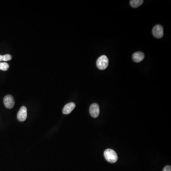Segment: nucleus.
<instances>
[{"label": "nucleus", "instance_id": "nucleus-10", "mask_svg": "<svg viewBox=\"0 0 171 171\" xmlns=\"http://www.w3.org/2000/svg\"><path fill=\"white\" fill-rule=\"evenodd\" d=\"M9 65L7 63L0 62V70L6 71L9 69Z\"/></svg>", "mask_w": 171, "mask_h": 171}, {"label": "nucleus", "instance_id": "nucleus-1", "mask_svg": "<svg viewBox=\"0 0 171 171\" xmlns=\"http://www.w3.org/2000/svg\"><path fill=\"white\" fill-rule=\"evenodd\" d=\"M106 160L110 163H115L118 160V155L113 150L107 149L104 153Z\"/></svg>", "mask_w": 171, "mask_h": 171}, {"label": "nucleus", "instance_id": "nucleus-2", "mask_svg": "<svg viewBox=\"0 0 171 171\" xmlns=\"http://www.w3.org/2000/svg\"><path fill=\"white\" fill-rule=\"evenodd\" d=\"M109 60L107 57L102 55L97 59L96 64L98 69L104 70L109 65Z\"/></svg>", "mask_w": 171, "mask_h": 171}, {"label": "nucleus", "instance_id": "nucleus-6", "mask_svg": "<svg viewBox=\"0 0 171 171\" xmlns=\"http://www.w3.org/2000/svg\"><path fill=\"white\" fill-rule=\"evenodd\" d=\"M90 113L91 116L93 118H97L100 115V107L97 104L93 103L91 105L90 108Z\"/></svg>", "mask_w": 171, "mask_h": 171}, {"label": "nucleus", "instance_id": "nucleus-3", "mask_svg": "<svg viewBox=\"0 0 171 171\" xmlns=\"http://www.w3.org/2000/svg\"><path fill=\"white\" fill-rule=\"evenodd\" d=\"M152 33L153 36L156 38H161L163 35V28L161 25H156L153 29Z\"/></svg>", "mask_w": 171, "mask_h": 171}, {"label": "nucleus", "instance_id": "nucleus-7", "mask_svg": "<svg viewBox=\"0 0 171 171\" xmlns=\"http://www.w3.org/2000/svg\"><path fill=\"white\" fill-rule=\"evenodd\" d=\"M75 104L73 102H70L69 103L67 104L64 106V108L63 109L62 112L64 114L67 115L70 114L72 111L75 107Z\"/></svg>", "mask_w": 171, "mask_h": 171}, {"label": "nucleus", "instance_id": "nucleus-13", "mask_svg": "<svg viewBox=\"0 0 171 171\" xmlns=\"http://www.w3.org/2000/svg\"><path fill=\"white\" fill-rule=\"evenodd\" d=\"M3 60V56L0 55V61Z\"/></svg>", "mask_w": 171, "mask_h": 171}, {"label": "nucleus", "instance_id": "nucleus-5", "mask_svg": "<svg viewBox=\"0 0 171 171\" xmlns=\"http://www.w3.org/2000/svg\"><path fill=\"white\" fill-rule=\"evenodd\" d=\"M27 110L26 107L22 106L20 107L17 114V118L20 122L25 121L27 118Z\"/></svg>", "mask_w": 171, "mask_h": 171}, {"label": "nucleus", "instance_id": "nucleus-8", "mask_svg": "<svg viewBox=\"0 0 171 171\" xmlns=\"http://www.w3.org/2000/svg\"><path fill=\"white\" fill-rule=\"evenodd\" d=\"M144 53L141 51H138L134 53L132 56V59L135 62H140L144 60Z\"/></svg>", "mask_w": 171, "mask_h": 171}, {"label": "nucleus", "instance_id": "nucleus-9", "mask_svg": "<svg viewBox=\"0 0 171 171\" xmlns=\"http://www.w3.org/2000/svg\"><path fill=\"white\" fill-rule=\"evenodd\" d=\"M143 0H131L130 1V4L133 8H137L143 4Z\"/></svg>", "mask_w": 171, "mask_h": 171}, {"label": "nucleus", "instance_id": "nucleus-11", "mask_svg": "<svg viewBox=\"0 0 171 171\" xmlns=\"http://www.w3.org/2000/svg\"><path fill=\"white\" fill-rule=\"evenodd\" d=\"M12 58V57L10 54H6V55H3V61H9V60H11Z\"/></svg>", "mask_w": 171, "mask_h": 171}, {"label": "nucleus", "instance_id": "nucleus-4", "mask_svg": "<svg viewBox=\"0 0 171 171\" xmlns=\"http://www.w3.org/2000/svg\"><path fill=\"white\" fill-rule=\"evenodd\" d=\"M4 103L5 107L7 109H12L15 104V101L13 97L10 95L5 96L4 99Z\"/></svg>", "mask_w": 171, "mask_h": 171}, {"label": "nucleus", "instance_id": "nucleus-12", "mask_svg": "<svg viewBox=\"0 0 171 171\" xmlns=\"http://www.w3.org/2000/svg\"><path fill=\"white\" fill-rule=\"evenodd\" d=\"M163 171H171V167L170 165L165 166L163 169Z\"/></svg>", "mask_w": 171, "mask_h": 171}]
</instances>
